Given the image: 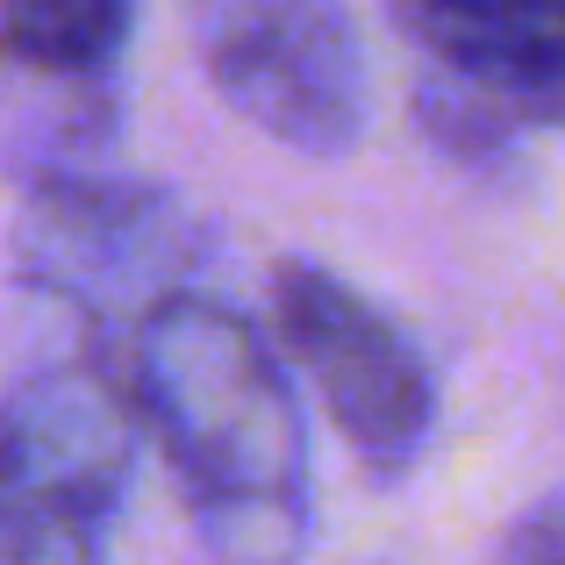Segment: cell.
Wrapping results in <instances>:
<instances>
[{
	"mask_svg": "<svg viewBox=\"0 0 565 565\" xmlns=\"http://www.w3.org/2000/svg\"><path fill=\"white\" fill-rule=\"evenodd\" d=\"M122 86L115 72H65L0 43V180H65L115 143Z\"/></svg>",
	"mask_w": 565,
	"mask_h": 565,
	"instance_id": "7",
	"label": "cell"
},
{
	"mask_svg": "<svg viewBox=\"0 0 565 565\" xmlns=\"http://www.w3.org/2000/svg\"><path fill=\"white\" fill-rule=\"evenodd\" d=\"M129 22L137 0H0V43L65 72H115Z\"/></svg>",
	"mask_w": 565,
	"mask_h": 565,
	"instance_id": "8",
	"label": "cell"
},
{
	"mask_svg": "<svg viewBox=\"0 0 565 565\" xmlns=\"http://www.w3.org/2000/svg\"><path fill=\"white\" fill-rule=\"evenodd\" d=\"M8 250L22 287L51 294V301L79 308L94 330L122 337L143 308L193 287V273L207 265V230L180 193L86 166L29 186Z\"/></svg>",
	"mask_w": 565,
	"mask_h": 565,
	"instance_id": "3",
	"label": "cell"
},
{
	"mask_svg": "<svg viewBox=\"0 0 565 565\" xmlns=\"http://www.w3.org/2000/svg\"><path fill=\"white\" fill-rule=\"evenodd\" d=\"M143 415L122 365L65 359L0 394V565H108Z\"/></svg>",
	"mask_w": 565,
	"mask_h": 565,
	"instance_id": "2",
	"label": "cell"
},
{
	"mask_svg": "<svg viewBox=\"0 0 565 565\" xmlns=\"http://www.w3.org/2000/svg\"><path fill=\"white\" fill-rule=\"evenodd\" d=\"M279 351L308 373L330 423L373 472H408L437 437V380L423 351L330 265H273Z\"/></svg>",
	"mask_w": 565,
	"mask_h": 565,
	"instance_id": "5",
	"label": "cell"
},
{
	"mask_svg": "<svg viewBox=\"0 0 565 565\" xmlns=\"http://www.w3.org/2000/svg\"><path fill=\"white\" fill-rule=\"evenodd\" d=\"M143 437L166 451L186 523L215 565H294L316 530L308 423L273 337L186 287L115 337Z\"/></svg>",
	"mask_w": 565,
	"mask_h": 565,
	"instance_id": "1",
	"label": "cell"
},
{
	"mask_svg": "<svg viewBox=\"0 0 565 565\" xmlns=\"http://www.w3.org/2000/svg\"><path fill=\"white\" fill-rule=\"evenodd\" d=\"M415 43L494 129L565 122V0H415Z\"/></svg>",
	"mask_w": 565,
	"mask_h": 565,
	"instance_id": "6",
	"label": "cell"
},
{
	"mask_svg": "<svg viewBox=\"0 0 565 565\" xmlns=\"http://www.w3.org/2000/svg\"><path fill=\"white\" fill-rule=\"evenodd\" d=\"M201 72L258 137L344 158L373 115L365 36L344 0H180Z\"/></svg>",
	"mask_w": 565,
	"mask_h": 565,
	"instance_id": "4",
	"label": "cell"
},
{
	"mask_svg": "<svg viewBox=\"0 0 565 565\" xmlns=\"http://www.w3.org/2000/svg\"><path fill=\"white\" fill-rule=\"evenodd\" d=\"M501 565H565V501H537L501 537Z\"/></svg>",
	"mask_w": 565,
	"mask_h": 565,
	"instance_id": "9",
	"label": "cell"
}]
</instances>
